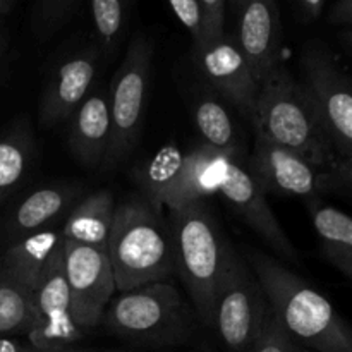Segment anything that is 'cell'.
Returning <instances> with one entry per match:
<instances>
[{"mask_svg": "<svg viewBox=\"0 0 352 352\" xmlns=\"http://www.w3.org/2000/svg\"><path fill=\"white\" fill-rule=\"evenodd\" d=\"M60 246V230L55 229L19 237L3 256L2 274L33 291Z\"/></svg>", "mask_w": 352, "mask_h": 352, "instance_id": "obj_20", "label": "cell"}, {"mask_svg": "<svg viewBox=\"0 0 352 352\" xmlns=\"http://www.w3.org/2000/svg\"><path fill=\"white\" fill-rule=\"evenodd\" d=\"M299 3H301L302 12L308 19H316L322 14L325 0H299Z\"/></svg>", "mask_w": 352, "mask_h": 352, "instance_id": "obj_33", "label": "cell"}, {"mask_svg": "<svg viewBox=\"0 0 352 352\" xmlns=\"http://www.w3.org/2000/svg\"><path fill=\"white\" fill-rule=\"evenodd\" d=\"M184 153L175 143H167L158 148L146 162L134 172V181L140 188L141 196L155 208H165L168 195L181 174Z\"/></svg>", "mask_w": 352, "mask_h": 352, "instance_id": "obj_23", "label": "cell"}, {"mask_svg": "<svg viewBox=\"0 0 352 352\" xmlns=\"http://www.w3.org/2000/svg\"><path fill=\"white\" fill-rule=\"evenodd\" d=\"M177 19L184 24L192 38V43L203 36V17L198 0H168Z\"/></svg>", "mask_w": 352, "mask_h": 352, "instance_id": "obj_29", "label": "cell"}, {"mask_svg": "<svg viewBox=\"0 0 352 352\" xmlns=\"http://www.w3.org/2000/svg\"><path fill=\"white\" fill-rule=\"evenodd\" d=\"M0 352H36L33 347H26L14 339L0 337Z\"/></svg>", "mask_w": 352, "mask_h": 352, "instance_id": "obj_34", "label": "cell"}, {"mask_svg": "<svg viewBox=\"0 0 352 352\" xmlns=\"http://www.w3.org/2000/svg\"><path fill=\"white\" fill-rule=\"evenodd\" d=\"M254 127L256 134L296 151L318 170L332 175L339 164L311 96L284 65L278 64L261 81Z\"/></svg>", "mask_w": 352, "mask_h": 352, "instance_id": "obj_2", "label": "cell"}, {"mask_svg": "<svg viewBox=\"0 0 352 352\" xmlns=\"http://www.w3.org/2000/svg\"><path fill=\"white\" fill-rule=\"evenodd\" d=\"M192 117L203 143L217 150L243 155L239 131L226 103L213 89L199 93L192 103Z\"/></svg>", "mask_w": 352, "mask_h": 352, "instance_id": "obj_22", "label": "cell"}, {"mask_svg": "<svg viewBox=\"0 0 352 352\" xmlns=\"http://www.w3.org/2000/svg\"><path fill=\"white\" fill-rule=\"evenodd\" d=\"M105 352H124V351H105Z\"/></svg>", "mask_w": 352, "mask_h": 352, "instance_id": "obj_40", "label": "cell"}, {"mask_svg": "<svg viewBox=\"0 0 352 352\" xmlns=\"http://www.w3.org/2000/svg\"><path fill=\"white\" fill-rule=\"evenodd\" d=\"M79 0H40V19L45 31H54L58 24L64 23Z\"/></svg>", "mask_w": 352, "mask_h": 352, "instance_id": "obj_30", "label": "cell"}, {"mask_svg": "<svg viewBox=\"0 0 352 352\" xmlns=\"http://www.w3.org/2000/svg\"><path fill=\"white\" fill-rule=\"evenodd\" d=\"M219 195L275 251V254L287 261L299 260L298 250L272 212L267 192L254 181L244 155L234 157Z\"/></svg>", "mask_w": 352, "mask_h": 352, "instance_id": "obj_13", "label": "cell"}, {"mask_svg": "<svg viewBox=\"0 0 352 352\" xmlns=\"http://www.w3.org/2000/svg\"><path fill=\"white\" fill-rule=\"evenodd\" d=\"M254 181L267 195L299 196L315 199L333 186L332 175L318 170L296 151L256 134L253 153L248 160Z\"/></svg>", "mask_w": 352, "mask_h": 352, "instance_id": "obj_11", "label": "cell"}, {"mask_svg": "<svg viewBox=\"0 0 352 352\" xmlns=\"http://www.w3.org/2000/svg\"><path fill=\"white\" fill-rule=\"evenodd\" d=\"M0 52H2V38H0Z\"/></svg>", "mask_w": 352, "mask_h": 352, "instance_id": "obj_39", "label": "cell"}, {"mask_svg": "<svg viewBox=\"0 0 352 352\" xmlns=\"http://www.w3.org/2000/svg\"><path fill=\"white\" fill-rule=\"evenodd\" d=\"M107 254L117 291L167 280L175 270L168 222L141 195L119 203L113 215Z\"/></svg>", "mask_w": 352, "mask_h": 352, "instance_id": "obj_3", "label": "cell"}, {"mask_svg": "<svg viewBox=\"0 0 352 352\" xmlns=\"http://www.w3.org/2000/svg\"><path fill=\"white\" fill-rule=\"evenodd\" d=\"M229 2H230V7L234 9V12L237 14L241 10V7H243V3L246 2V0H229Z\"/></svg>", "mask_w": 352, "mask_h": 352, "instance_id": "obj_37", "label": "cell"}, {"mask_svg": "<svg viewBox=\"0 0 352 352\" xmlns=\"http://www.w3.org/2000/svg\"><path fill=\"white\" fill-rule=\"evenodd\" d=\"M116 208V199L109 189L89 192L85 198L78 199L65 217V223L60 230L62 239L107 250Z\"/></svg>", "mask_w": 352, "mask_h": 352, "instance_id": "obj_19", "label": "cell"}, {"mask_svg": "<svg viewBox=\"0 0 352 352\" xmlns=\"http://www.w3.org/2000/svg\"><path fill=\"white\" fill-rule=\"evenodd\" d=\"M151 58L153 48L150 40L144 34H136L109 88L112 136L103 167H113L122 162L140 140L150 88Z\"/></svg>", "mask_w": 352, "mask_h": 352, "instance_id": "obj_7", "label": "cell"}, {"mask_svg": "<svg viewBox=\"0 0 352 352\" xmlns=\"http://www.w3.org/2000/svg\"><path fill=\"white\" fill-rule=\"evenodd\" d=\"M100 57L102 52L98 47H86L57 65L41 96L40 120L45 127H55L71 119L76 109L93 91Z\"/></svg>", "mask_w": 352, "mask_h": 352, "instance_id": "obj_14", "label": "cell"}, {"mask_svg": "<svg viewBox=\"0 0 352 352\" xmlns=\"http://www.w3.org/2000/svg\"><path fill=\"white\" fill-rule=\"evenodd\" d=\"M330 23L352 28V0H337L329 14Z\"/></svg>", "mask_w": 352, "mask_h": 352, "instance_id": "obj_31", "label": "cell"}, {"mask_svg": "<svg viewBox=\"0 0 352 352\" xmlns=\"http://www.w3.org/2000/svg\"><path fill=\"white\" fill-rule=\"evenodd\" d=\"M93 26L102 55H112L127 23V0H89Z\"/></svg>", "mask_w": 352, "mask_h": 352, "instance_id": "obj_26", "label": "cell"}, {"mask_svg": "<svg viewBox=\"0 0 352 352\" xmlns=\"http://www.w3.org/2000/svg\"><path fill=\"white\" fill-rule=\"evenodd\" d=\"M246 261L294 342L318 352H352V329L325 296L268 254L251 250Z\"/></svg>", "mask_w": 352, "mask_h": 352, "instance_id": "obj_1", "label": "cell"}, {"mask_svg": "<svg viewBox=\"0 0 352 352\" xmlns=\"http://www.w3.org/2000/svg\"><path fill=\"white\" fill-rule=\"evenodd\" d=\"M131 2H134V0H127V3H131Z\"/></svg>", "mask_w": 352, "mask_h": 352, "instance_id": "obj_41", "label": "cell"}, {"mask_svg": "<svg viewBox=\"0 0 352 352\" xmlns=\"http://www.w3.org/2000/svg\"><path fill=\"white\" fill-rule=\"evenodd\" d=\"M112 136L109 91L95 89L69 119L67 143L81 167H103Z\"/></svg>", "mask_w": 352, "mask_h": 352, "instance_id": "obj_16", "label": "cell"}, {"mask_svg": "<svg viewBox=\"0 0 352 352\" xmlns=\"http://www.w3.org/2000/svg\"><path fill=\"white\" fill-rule=\"evenodd\" d=\"M34 323L33 294L6 274L0 275V336L30 333Z\"/></svg>", "mask_w": 352, "mask_h": 352, "instance_id": "obj_25", "label": "cell"}, {"mask_svg": "<svg viewBox=\"0 0 352 352\" xmlns=\"http://www.w3.org/2000/svg\"><path fill=\"white\" fill-rule=\"evenodd\" d=\"M248 352H302V349L285 333V330L278 325L275 316L270 313L260 336Z\"/></svg>", "mask_w": 352, "mask_h": 352, "instance_id": "obj_27", "label": "cell"}, {"mask_svg": "<svg viewBox=\"0 0 352 352\" xmlns=\"http://www.w3.org/2000/svg\"><path fill=\"white\" fill-rule=\"evenodd\" d=\"M308 210L325 258L352 282V217L316 199Z\"/></svg>", "mask_w": 352, "mask_h": 352, "instance_id": "obj_21", "label": "cell"}, {"mask_svg": "<svg viewBox=\"0 0 352 352\" xmlns=\"http://www.w3.org/2000/svg\"><path fill=\"white\" fill-rule=\"evenodd\" d=\"M47 352H93V351H69V349H57V351H47Z\"/></svg>", "mask_w": 352, "mask_h": 352, "instance_id": "obj_38", "label": "cell"}, {"mask_svg": "<svg viewBox=\"0 0 352 352\" xmlns=\"http://www.w3.org/2000/svg\"><path fill=\"white\" fill-rule=\"evenodd\" d=\"M234 157L237 155L217 150L205 143L184 153L181 174L168 195L165 208L172 210L188 203L205 201L206 198L219 195Z\"/></svg>", "mask_w": 352, "mask_h": 352, "instance_id": "obj_17", "label": "cell"}, {"mask_svg": "<svg viewBox=\"0 0 352 352\" xmlns=\"http://www.w3.org/2000/svg\"><path fill=\"white\" fill-rule=\"evenodd\" d=\"M81 186L52 184L36 189L17 205L12 215V230L17 237L47 230L67 215L81 198Z\"/></svg>", "mask_w": 352, "mask_h": 352, "instance_id": "obj_18", "label": "cell"}, {"mask_svg": "<svg viewBox=\"0 0 352 352\" xmlns=\"http://www.w3.org/2000/svg\"><path fill=\"white\" fill-rule=\"evenodd\" d=\"M64 243V239H62ZM33 294L34 323L30 330L33 349L36 352L62 349L81 337L71 308V291L64 270L62 246L55 253L45 274L31 291Z\"/></svg>", "mask_w": 352, "mask_h": 352, "instance_id": "obj_12", "label": "cell"}, {"mask_svg": "<svg viewBox=\"0 0 352 352\" xmlns=\"http://www.w3.org/2000/svg\"><path fill=\"white\" fill-rule=\"evenodd\" d=\"M272 309L248 261L232 250L219 282L212 329L227 349L248 352Z\"/></svg>", "mask_w": 352, "mask_h": 352, "instance_id": "obj_6", "label": "cell"}, {"mask_svg": "<svg viewBox=\"0 0 352 352\" xmlns=\"http://www.w3.org/2000/svg\"><path fill=\"white\" fill-rule=\"evenodd\" d=\"M12 2L14 0H0V16H2V14H6L7 10L10 9Z\"/></svg>", "mask_w": 352, "mask_h": 352, "instance_id": "obj_36", "label": "cell"}, {"mask_svg": "<svg viewBox=\"0 0 352 352\" xmlns=\"http://www.w3.org/2000/svg\"><path fill=\"white\" fill-rule=\"evenodd\" d=\"M332 179L333 184L340 182L342 186H347V188L352 189V150L339 158V164H337L336 170H333Z\"/></svg>", "mask_w": 352, "mask_h": 352, "instance_id": "obj_32", "label": "cell"}, {"mask_svg": "<svg viewBox=\"0 0 352 352\" xmlns=\"http://www.w3.org/2000/svg\"><path fill=\"white\" fill-rule=\"evenodd\" d=\"M34 160V141L30 131H19L0 140V201L26 179Z\"/></svg>", "mask_w": 352, "mask_h": 352, "instance_id": "obj_24", "label": "cell"}, {"mask_svg": "<svg viewBox=\"0 0 352 352\" xmlns=\"http://www.w3.org/2000/svg\"><path fill=\"white\" fill-rule=\"evenodd\" d=\"M340 41H342V45L346 47V50L349 52L352 58V28H347V30L340 34Z\"/></svg>", "mask_w": 352, "mask_h": 352, "instance_id": "obj_35", "label": "cell"}, {"mask_svg": "<svg viewBox=\"0 0 352 352\" xmlns=\"http://www.w3.org/2000/svg\"><path fill=\"white\" fill-rule=\"evenodd\" d=\"M305 88L311 96L337 155L352 150V81L322 45H308L301 57Z\"/></svg>", "mask_w": 352, "mask_h": 352, "instance_id": "obj_8", "label": "cell"}, {"mask_svg": "<svg viewBox=\"0 0 352 352\" xmlns=\"http://www.w3.org/2000/svg\"><path fill=\"white\" fill-rule=\"evenodd\" d=\"M203 17V38L222 36L226 33L227 0H198Z\"/></svg>", "mask_w": 352, "mask_h": 352, "instance_id": "obj_28", "label": "cell"}, {"mask_svg": "<svg viewBox=\"0 0 352 352\" xmlns=\"http://www.w3.org/2000/svg\"><path fill=\"white\" fill-rule=\"evenodd\" d=\"M237 19V45L261 85L280 58L282 28L277 0H246Z\"/></svg>", "mask_w": 352, "mask_h": 352, "instance_id": "obj_15", "label": "cell"}, {"mask_svg": "<svg viewBox=\"0 0 352 352\" xmlns=\"http://www.w3.org/2000/svg\"><path fill=\"white\" fill-rule=\"evenodd\" d=\"M167 222L175 272L184 282L201 322L212 329L217 289L234 248L205 201L168 210Z\"/></svg>", "mask_w": 352, "mask_h": 352, "instance_id": "obj_4", "label": "cell"}, {"mask_svg": "<svg viewBox=\"0 0 352 352\" xmlns=\"http://www.w3.org/2000/svg\"><path fill=\"white\" fill-rule=\"evenodd\" d=\"M191 55L210 88L254 122L260 82L237 45L236 34L223 33L195 41Z\"/></svg>", "mask_w": 352, "mask_h": 352, "instance_id": "obj_9", "label": "cell"}, {"mask_svg": "<svg viewBox=\"0 0 352 352\" xmlns=\"http://www.w3.org/2000/svg\"><path fill=\"white\" fill-rule=\"evenodd\" d=\"M62 258L76 325L81 330L95 329L117 291L107 250L64 241Z\"/></svg>", "mask_w": 352, "mask_h": 352, "instance_id": "obj_10", "label": "cell"}, {"mask_svg": "<svg viewBox=\"0 0 352 352\" xmlns=\"http://www.w3.org/2000/svg\"><path fill=\"white\" fill-rule=\"evenodd\" d=\"M102 325L138 344H181L191 332L184 301L167 280L124 291L109 302Z\"/></svg>", "mask_w": 352, "mask_h": 352, "instance_id": "obj_5", "label": "cell"}]
</instances>
